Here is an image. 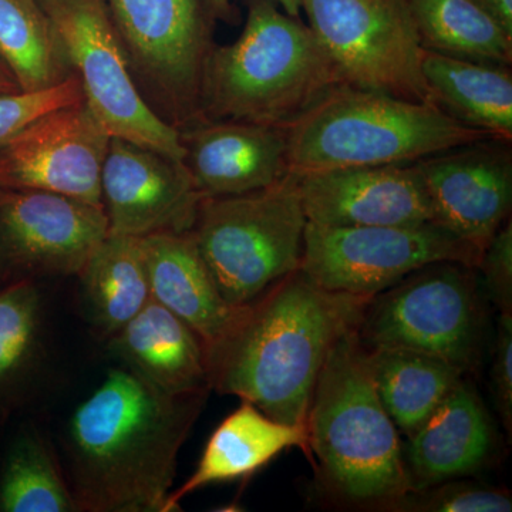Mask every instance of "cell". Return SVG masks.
Instances as JSON below:
<instances>
[{
  "label": "cell",
  "mask_w": 512,
  "mask_h": 512,
  "mask_svg": "<svg viewBox=\"0 0 512 512\" xmlns=\"http://www.w3.org/2000/svg\"><path fill=\"white\" fill-rule=\"evenodd\" d=\"M207 393H167L127 367L111 369L67 424L77 512H164Z\"/></svg>",
  "instance_id": "obj_1"
},
{
  "label": "cell",
  "mask_w": 512,
  "mask_h": 512,
  "mask_svg": "<svg viewBox=\"0 0 512 512\" xmlns=\"http://www.w3.org/2000/svg\"><path fill=\"white\" fill-rule=\"evenodd\" d=\"M370 299L326 291L298 269L249 303L208 350V384L272 419L306 426L329 350L357 329Z\"/></svg>",
  "instance_id": "obj_2"
},
{
  "label": "cell",
  "mask_w": 512,
  "mask_h": 512,
  "mask_svg": "<svg viewBox=\"0 0 512 512\" xmlns=\"http://www.w3.org/2000/svg\"><path fill=\"white\" fill-rule=\"evenodd\" d=\"M308 25L274 0H248L244 30L215 46L201 84L202 121L286 127L343 84Z\"/></svg>",
  "instance_id": "obj_3"
},
{
  "label": "cell",
  "mask_w": 512,
  "mask_h": 512,
  "mask_svg": "<svg viewBox=\"0 0 512 512\" xmlns=\"http://www.w3.org/2000/svg\"><path fill=\"white\" fill-rule=\"evenodd\" d=\"M306 429L323 481L339 500L392 508L409 493L400 433L377 396L369 350L356 329L329 350Z\"/></svg>",
  "instance_id": "obj_4"
},
{
  "label": "cell",
  "mask_w": 512,
  "mask_h": 512,
  "mask_svg": "<svg viewBox=\"0 0 512 512\" xmlns=\"http://www.w3.org/2000/svg\"><path fill=\"white\" fill-rule=\"evenodd\" d=\"M288 174L413 164L450 148L493 138L412 101L339 84L285 127Z\"/></svg>",
  "instance_id": "obj_5"
},
{
  "label": "cell",
  "mask_w": 512,
  "mask_h": 512,
  "mask_svg": "<svg viewBox=\"0 0 512 512\" xmlns=\"http://www.w3.org/2000/svg\"><path fill=\"white\" fill-rule=\"evenodd\" d=\"M306 227L288 174L264 190L204 198L191 232L222 298L245 306L301 268Z\"/></svg>",
  "instance_id": "obj_6"
},
{
  "label": "cell",
  "mask_w": 512,
  "mask_h": 512,
  "mask_svg": "<svg viewBox=\"0 0 512 512\" xmlns=\"http://www.w3.org/2000/svg\"><path fill=\"white\" fill-rule=\"evenodd\" d=\"M141 96L168 126L201 123L218 18L211 0H104Z\"/></svg>",
  "instance_id": "obj_7"
},
{
  "label": "cell",
  "mask_w": 512,
  "mask_h": 512,
  "mask_svg": "<svg viewBox=\"0 0 512 512\" xmlns=\"http://www.w3.org/2000/svg\"><path fill=\"white\" fill-rule=\"evenodd\" d=\"M474 269L450 261L417 269L370 299L357 336L367 349L409 350L473 369L483 336Z\"/></svg>",
  "instance_id": "obj_8"
},
{
  "label": "cell",
  "mask_w": 512,
  "mask_h": 512,
  "mask_svg": "<svg viewBox=\"0 0 512 512\" xmlns=\"http://www.w3.org/2000/svg\"><path fill=\"white\" fill-rule=\"evenodd\" d=\"M82 86L84 104L110 137L153 148L178 160L180 133L141 96L104 0H37Z\"/></svg>",
  "instance_id": "obj_9"
},
{
  "label": "cell",
  "mask_w": 512,
  "mask_h": 512,
  "mask_svg": "<svg viewBox=\"0 0 512 512\" xmlns=\"http://www.w3.org/2000/svg\"><path fill=\"white\" fill-rule=\"evenodd\" d=\"M483 249L436 222L400 227H329L308 222L301 271L326 291L373 298L436 262L477 268Z\"/></svg>",
  "instance_id": "obj_10"
},
{
  "label": "cell",
  "mask_w": 512,
  "mask_h": 512,
  "mask_svg": "<svg viewBox=\"0 0 512 512\" xmlns=\"http://www.w3.org/2000/svg\"><path fill=\"white\" fill-rule=\"evenodd\" d=\"M308 26L343 82L412 101H431L407 0H301Z\"/></svg>",
  "instance_id": "obj_11"
},
{
  "label": "cell",
  "mask_w": 512,
  "mask_h": 512,
  "mask_svg": "<svg viewBox=\"0 0 512 512\" xmlns=\"http://www.w3.org/2000/svg\"><path fill=\"white\" fill-rule=\"evenodd\" d=\"M109 235L100 205L0 188V261L6 275H79Z\"/></svg>",
  "instance_id": "obj_12"
},
{
  "label": "cell",
  "mask_w": 512,
  "mask_h": 512,
  "mask_svg": "<svg viewBox=\"0 0 512 512\" xmlns=\"http://www.w3.org/2000/svg\"><path fill=\"white\" fill-rule=\"evenodd\" d=\"M109 234L146 238L191 232L204 200L183 160L110 137L100 175Z\"/></svg>",
  "instance_id": "obj_13"
},
{
  "label": "cell",
  "mask_w": 512,
  "mask_h": 512,
  "mask_svg": "<svg viewBox=\"0 0 512 512\" xmlns=\"http://www.w3.org/2000/svg\"><path fill=\"white\" fill-rule=\"evenodd\" d=\"M109 141L86 104L50 111L0 147V188L55 192L103 207Z\"/></svg>",
  "instance_id": "obj_14"
},
{
  "label": "cell",
  "mask_w": 512,
  "mask_h": 512,
  "mask_svg": "<svg viewBox=\"0 0 512 512\" xmlns=\"http://www.w3.org/2000/svg\"><path fill=\"white\" fill-rule=\"evenodd\" d=\"M510 144L487 138L417 161L433 222L484 249L510 218Z\"/></svg>",
  "instance_id": "obj_15"
},
{
  "label": "cell",
  "mask_w": 512,
  "mask_h": 512,
  "mask_svg": "<svg viewBox=\"0 0 512 512\" xmlns=\"http://www.w3.org/2000/svg\"><path fill=\"white\" fill-rule=\"evenodd\" d=\"M296 177V175H295ZM308 222L329 227H400L433 222L417 163L340 168L296 177Z\"/></svg>",
  "instance_id": "obj_16"
},
{
  "label": "cell",
  "mask_w": 512,
  "mask_h": 512,
  "mask_svg": "<svg viewBox=\"0 0 512 512\" xmlns=\"http://www.w3.org/2000/svg\"><path fill=\"white\" fill-rule=\"evenodd\" d=\"M180 143L204 198L264 190L288 175L285 127L205 120L180 131Z\"/></svg>",
  "instance_id": "obj_17"
},
{
  "label": "cell",
  "mask_w": 512,
  "mask_h": 512,
  "mask_svg": "<svg viewBox=\"0 0 512 512\" xmlns=\"http://www.w3.org/2000/svg\"><path fill=\"white\" fill-rule=\"evenodd\" d=\"M403 446L410 491L476 473L494 447L490 416L470 383L461 379Z\"/></svg>",
  "instance_id": "obj_18"
},
{
  "label": "cell",
  "mask_w": 512,
  "mask_h": 512,
  "mask_svg": "<svg viewBox=\"0 0 512 512\" xmlns=\"http://www.w3.org/2000/svg\"><path fill=\"white\" fill-rule=\"evenodd\" d=\"M140 239L151 298L183 319L208 352L234 329L247 305L222 298L192 232Z\"/></svg>",
  "instance_id": "obj_19"
},
{
  "label": "cell",
  "mask_w": 512,
  "mask_h": 512,
  "mask_svg": "<svg viewBox=\"0 0 512 512\" xmlns=\"http://www.w3.org/2000/svg\"><path fill=\"white\" fill-rule=\"evenodd\" d=\"M109 350L124 367L163 392L210 389L207 349L200 336L153 298L110 336Z\"/></svg>",
  "instance_id": "obj_20"
},
{
  "label": "cell",
  "mask_w": 512,
  "mask_h": 512,
  "mask_svg": "<svg viewBox=\"0 0 512 512\" xmlns=\"http://www.w3.org/2000/svg\"><path fill=\"white\" fill-rule=\"evenodd\" d=\"M241 402L211 434L191 477L171 491L164 512L180 511L181 501L194 491L255 473L286 448L311 451L306 426L282 423L247 400Z\"/></svg>",
  "instance_id": "obj_21"
},
{
  "label": "cell",
  "mask_w": 512,
  "mask_h": 512,
  "mask_svg": "<svg viewBox=\"0 0 512 512\" xmlns=\"http://www.w3.org/2000/svg\"><path fill=\"white\" fill-rule=\"evenodd\" d=\"M421 73L434 104L495 140L512 141L511 66L421 53Z\"/></svg>",
  "instance_id": "obj_22"
},
{
  "label": "cell",
  "mask_w": 512,
  "mask_h": 512,
  "mask_svg": "<svg viewBox=\"0 0 512 512\" xmlns=\"http://www.w3.org/2000/svg\"><path fill=\"white\" fill-rule=\"evenodd\" d=\"M77 276L87 318L107 339L150 302L140 238L107 235Z\"/></svg>",
  "instance_id": "obj_23"
},
{
  "label": "cell",
  "mask_w": 512,
  "mask_h": 512,
  "mask_svg": "<svg viewBox=\"0 0 512 512\" xmlns=\"http://www.w3.org/2000/svg\"><path fill=\"white\" fill-rule=\"evenodd\" d=\"M377 396L394 426L410 439L463 379L439 357L397 349H367Z\"/></svg>",
  "instance_id": "obj_24"
},
{
  "label": "cell",
  "mask_w": 512,
  "mask_h": 512,
  "mask_svg": "<svg viewBox=\"0 0 512 512\" xmlns=\"http://www.w3.org/2000/svg\"><path fill=\"white\" fill-rule=\"evenodd\" d=\"M424 50L511 66L512 36L471 0H407Z\"/></svg>",
  "instance_id": "obj_25"
},
{
  "label": "cell",
  "mask_w": 512,
  "mask_h": 512,
  "mask_svg": "<svg viewBox=\"0 0 512 512\" xmlns=\"http://www.w3.org/2000/svg\"><path fill=\"white\" fill-rule=\"evenodd\" d=\"M0 59L22 92L50 89L73 74L37 0H0Z\"/></svg>",
  "instance_id": "obj_26"
},
{
  "label": "cell",
  "mask_w": 512,
  "mask_h": 512,
  "mask_svg": "<svg viewBox=\"0 0 512 512\" xmlns=\"http://www.w3.org/2000/svg\"><path fill=\"white\" fill-rule=\"evenodd\" d=\"M0 511L77 512L70 485L36 430L13 440L0 476Z\"/></svg>",
  "instance_id": "obj_27"
},
{
  "label": "cell",
  "mask_w": 512,
  "mask_h": 512,
  "mask_svg": "<svg viewBox=\"0 0 512 512\" xmlns=\"http://www.w3.org/2000/svg\"><path fill=\"white\" fill-rule=\"evenodd\" d=\"M42 293L28 276L0 289V392L23 376L39 348Z\"/></svg>",
  "instance_id": "obj_28"
},
{
  "label": "cell",
  "mask_w": 512,
  "mask_h": 512,
  "mask_svg": "<svg viewBox=\"0 0 512 512\" xmlns=\"http://www.w3.org/2000/svg\"><path fill=\"white\" fill-rule=\"evenodd\" d=\"M394 511L417 512H510L511 494L500 488L471 481H443L409 491L392 505Z\"/></svg>",
  "instance_id": "obj_29"
},
{
  "label": "cell",
  "mask_w": 512,
  "mask_h": 512,
  "mask_svg": "<svg viewBox=\"0 0 512 512\" xmlns=\"http://www.w3.org/2000/svg\"><path fill=\"white\" fill-rule=\"evenodd\" d=\"M80 103H84L82 86L74 74L39 92L0 93V147L50 111Z\"/></svg>",
  "instance_id": "obj_30"
},
{
  "label": "cell",
  "mask_w": 512,
  "mask_h": 512,
  "mask_svg": "<svg viewBox=\"0 0 512 512\" xmlns=\"http://www.w3.org/2000/svg\"><path fill=\"white\" fill-rule=\"evenodd\" d=\"M477 268L491 301L501 313H512V224L510 218L487 242Z\"/></svg>",
  "instance_id": "obj_31"
},
{
  "label": "cell",
  "mask_w": 512,
  "mask_h": 512,
  "mask_svg": "<svg viewBox=\"0 0 512 512\" xmlns=\"http://www.w3.org/2000/svg\"><path fill=\"white\" fill-rule=\"evenodd\" d=\"M491 384L505 430H512V313H501L495 336Z\"/></svg>",
  "instance_id": "obj_32"
},
{
  "label": "cell",
  "mask_w": 512,
  "mask_h": 512,
  "mask_svg": "<svg viewBox=\"0 0 512 512\" xmlns=\"http://www.w3.org/2000/svg\"><path fill=\"white\" fill-rule=\"evenodd\" d=\"M512 36V0H471Z\"/></svg>",
  "instance_id": "obj_33"
},
{
  "label": "cell",
  "mask_w": 512,
  "mask_h": 512,
  "mask_svg": "<svg viewBox=\"0 0 512 512\" xmlns=\"http://www.w3.org/2000/svg\"><path fill=\"white\" fill-rule=\"evenodd\" d=\"M274 2L278 3L288 15L295 16V18H299V15H301V0H274ZM211 3L218 20L229 22L234 18V8H232L231 0H211Z\"/></svg>",
  "instance_id": "obj_34"
},
{
  "label": "cell",
  "mask_w": 512,
  "mask_h": 512,
  "mask_svg": "<svg viewBox=\"0 0 512 512\" xmlns=\"http://www.w3.org/2000/svg\"><path fill=\"white\" fill-rule=\"evenodd\" d=\"M22 92L9 67L0 59V93Z\"/></svg>",
  "instance_id": "obj_35"
},
{
  "label": "cell",
  "mask_w": 512,
  "mask_h": 512,
  "mask_svg": "<svg viewBox=\"0 0 512 512\" xmlns=\"http://www.w3.org/2000/svg\"><path fill=\"white\" fill-rule=\"evenodd\" d=\"M5 276H8V275H6L5 268H3V265H2V261H0V279L5 278Z\"/></svg>",
  "instance_id": "obj_36"
}]
</instances>
